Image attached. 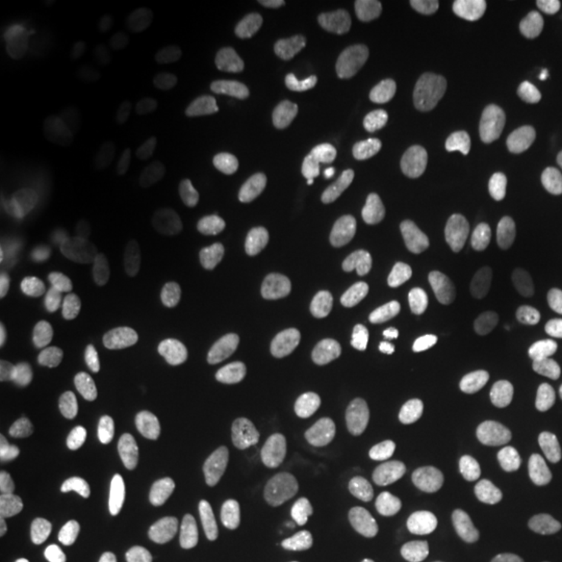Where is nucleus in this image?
Here are the masks:
<instances>
[{
    "label": "nucleus",
    "instance_id": "obj_1",
    "mask_svg": "<svg viewBox=\"0 0 562 562\" xmlns=\"http://www.w3.org/2000/svg\"><path fill=\"white\" fill-rule=\"evenodd\" d=\"M108 328L112 344L131 360L170 368L182 357L186 334L161 311L146 286H128L112 297Z\"/></svg>",
    "mask_w": 562,
    "mask_h": 562
},
{
    "label": "nucleus",
    "instance_id": "obj_2",
    "mask_svg": "<svg viewBox=\"0 0 562 562\" xmlns=\"http://www.w3.org/2000/svg\"><path fill=\"white\" fill-rule=\"evenodd\" d=\"M13 123L32 149H50L58 144L74 112V81L50 60L26 66L11 83Z\"/></svg>",
    "mask_w": 562,
    "mask_h": 562
},
{
    "label": "nucleus",
    "instance_id": "obj_3",
    "mask_svg": "<svg viewBox=\"0 0 562 562\" xmlns=\"http://www.w3.org/2000/svg\"><path fill=\"white\" fill-rule=\"evenodd\" d=\"M91 505H94V490L87 476L53 472L34 484L13 521H16V529L34 542L55 544L79 529Z\"/></svg>",
    "mask_w": 562,
    "mask_h": 562
},
{
    "label": "nucleus",
    "instance_id": "obj_4",
    "mask_svg": "<svg viewBox=\"0 0 562 562\" xmlns=\"http://www.w3.org/2000/svg\"><path fill=\"white\" fill-rule=\"evenodd\" d=\"M383 53V30L370 19H349L323 34L315 47V68L323 79L347 83L360 79Z\"/></svg>",
    "mask_w": 562,
    "mask_h": 562
},
{
    "label": "nucleus",
    "instance_id": "obj_5",
    "mask_svg": "<svg viewBox=\"0 0 562 562\" xmlns=\"http://www.w3.org/2000/svg\"><path fill=\"white\" fill-rule=\"evenodd\" d=\"M547 279L542 252L531 240L510 237L490 245L476 256V261L463 273V286L469 292L521 290Z\"/></svg>",
    "mask_w": 562,
    "mask_h": 562
},
{
    "label": "nucleus",
    "instance_id": "obj_6",
    "mask_svg": "<svg viewBox=\"0 0 562 562\" xmlns=\"http://www.w3.org/2000/svg\"><path fill=\"white\" fill-rule=\"evenodd\" d=\"M414 435L412 412L398 402H385L370 412L349 438L347 459L351 469L368 472L409 446Z\"/></svg>",
    "mask_w": 562,
    "mask_h": 562
},
{
    "label": "nucleus",
    "instance_id": "obj_7",
    "mask_svg": "<svg viewBox=\"0 0 562 562\" xmlns=\"http://www.w3.org/2000/svg\"><path fill=\"white\" fill-rule=\"evenodd\" d=\"M290 385V362L281 355H263L250 364L235 393V417L243 425H258L279 409Z\"/></svg>",
    "mask_w": 562,
    "mask_h": 562
},
{
    "label": "nucleus",
    "instance_id": "obj_8",
    "mask_svg": "<svg viewBox=\"0 0 562 562\" xmlns=\"http://www.w3.org/2000/svg\"><path fill=\"white\" fill-rule=\"evenodd\" d=\"M446 480L451 487V495L459 508L467 513L469 518H484L490 516L497 503V482L484 463L480 461V453L474 448H459L448 459Z\"/></svg>",
    "mask_w": 562,
    "mask_h": 562
},
{
    "label": "nucleus",
    "instance_id": "obj_9",
    "mask_svg": "<svg viewBox=\"0 0 562 562\" xmlns=\"http://www.w3.org/2000/svg\"><path fill=\"white\" fill-rule=\"evenodd\" d=\"M381 562H456L451 542L430 521H398L383 533Z\"/></svg>",
    "mask_w": 562,
    "mask_h": 562
},
{
    "label": "nucleus",
    "instance_id": "obj_10",
    "mask_svg": "<svg viewBox=\"0 0 562 562\" xmlns=\"http://www.w3.org/2000/svg\"><path fill=\"white\" fill-rule=\"evenodd\" d=\"M456 138L453 123L440 112H419L402 125L391 131L389 146L391 157L409 161V159H430L451 149Z\"/></svg>",
    "mask_w": 562,
    "mask_h": 562
},
{
    "label": "nucleus",
    "instance_id": "obj_11",
    "mask_svg": "<svg viewBox=\"0 0 562 562\" xmlns=\"http://www.w3.org/2000/svg\"><path fill=\"white\" fill-rule=\"evenodd\" d=\"M146 290L151 292V297L159 302L161 311L170 315L182 334L188 336L199 326L203 311V292L201 281L195 279L191 269H186V266H170V269L157 273Z\"/></svg>",
    "mask_w": 562,
    "mask_h": 562
},
{
    "label": "nucleus",
    "instance_id": "obj_12",
    "mask_svg": "<svg viewBox=\"0 0 562 562\" xmlns=\"http://www.w3.org/2000/svg\"><path fill=\"white\" fill-rule=\"evenodd\" d=\"M383 211L402 227H425L442 211V193L430 182H396L383 193Z\"/></svg>",
    "mask_w": 562,
    "mask_h": 562
},
{
    "label": "nucleus",
    "instance_id": "obj_13",
    "mask_svg": "<svg viewBox=\"0 0 562 562\" xmlns=\"http://www.w3.org/2000/svg\"><path fill=\"white\" fill-rule=\"evenodd\" d=\"M393 360V349L389 341H375L370 349H364L347 370L341 372L339 389L347 398L364 402V398L375 396L383 389L385 378H389Z\"/></svg>",
    "mask_w": 562,
    "mask_h": 562
},
{
    "label": "nucleus",
    "instance_id": "obj_14",
    "mask_svg": "<svg viewBox=\"0 0 562 562\" xmlns=\"http://www.w3.org/2000/svg\"><path fill=\"white\" fill-rule=\"evenodd\" d=\"M193 193L209 206H235V203L250 199L252 186L243 172L232 170L229 165L211 161L195 172Z\"/></svg>",
    "mask_w": 562,
    "mask_h": 562
},
{
    "label": "nucleus",
    "instance_id": "obj_15",
    "mask_svg": "<svg viewBox=\"0 0 562 562\" xmlns=\"http://www.w3.org/2000/svg\"><path fill=\"white\" fill-rule=\"evenodd\" d=\"M396 256L389 248L375 243L355 245L339 263V281L347 290H362V286L378 284L393 271Z\"/></svg>",
    "mask_w": 562,
    "mask_h": 562
},
{
    "label": "nucleus",
    "instance_id": "obj_16",
    "mask_svg": "<svg viewBox=\"0 0 562 562\" xmlns=\"http://www.w3.org/2000/svg\"><path fill=\"white\" fill-rule=\"evenodd\" d=\"M235 149L250 165H269L279 154V138L273 123L263 112H243L235 121Z\"/></svg>",
    "mask_w": 562,
    "mask_h": 562
},
{
    "label": "nucleus",
    "instance_id": "obj_17",
    "mask_svg": "<svg viewBox=\"0 0 562 562\" xmlns=\"http://www.w3.org/2000/svg\"><path fill=\"white\" fill-rule=\"evenodd\" d=\"M331 258L326 252H307L302 258L290 281V302L297 313H307L318 305L323 290H326Z\"/></svg>",
    "mask_w": 562,
    "mask_h": 562
},
{
    "label": "nucleus",
    "instance_id": "obj_18",
    "mask_svg": "<svg viewBox=\"0 0 562 562\" xmlns=\"http://www.w3.org/2000/svg\"><path fill=\"white\" fill-rule=\"evenodd\" d=\"M323 108V91L311 79H294L273 100V115L284 125H305Z\"/></svg>",
    "mask_w": 562,
    "mask_h": 562
},
{
    "label": "nucleus",
    "instance_id": "obj_19",
    "mask_svg": "<svg viewBox=\"0 0 562 562\" xmlns=\"http://www.w3.org/2000/svg\"><path fill=\"white\" fill-rule=\"evenodd\" d=\"M328 402V375L323 370H315L302 385L297 402L292 409V432L294 438H313L318 430Z\"/></svg>",
    "mask_w": 562,
    "mask_h": 562
},
{
    "label": "nucleus",
    "instance_id": "obj_20",
    "mask_svg": "<svg viewBox=\"0 0 562 562\" xmlns=\"http://www.w3.org/2000/svg\"><path fill=\"white\" fill-rule=\"evenodd\" d=\"M281 60H284V45L271 34H263V37L252 42L248 55H245V74L256 83L269 81L277 76Z\"/></svg>",
    "mask_w": 562,
    "mask_h": 562
},
{
    "label": "nucleus",
    "instance_id": "obj_21",
    "mask_svg": "<svg viewBox=\"0 0 562 562\" xmlns=\"http://www.w3.org/2000/svg\"><path fill=\"white\" fill-rule=\"evenodd\" d=\"M214 121H216V112L211 104L206 102L191 104V108L182 110L178 131H175V144H178L180 149H195V146H201L203 140H206L211 128H214Z\"/></svg>",
    "mask_w": 562,
    "mask_h": 562
},
{
    "label": "nucleus",
    "instance_id": "obj_22",
    "mask_svg": "<svg viewBox=\"0 0 562 562\" xmlns=\"http://www.w3.org/2000/svg\"><path fill=\"white\" fill-rule=\"evenodd\" d=\"M492 562H562V552L542 537H526L501 547Z\"/></svg>",
    "mask_w": 562,
    "mask_h": 562
},
{
    "label": "nucleus",
    "instance_id": "obj_23",
    "mask_svg": "<svg viewBox=\"0 0 562 562\" xmlns=\"http://www.w3.org/2000/svg\"><path fill=\"white\" fill-rule=\"evenodd\" d=\"M533 414L544 422L547 427L562 435V381L544 383L533 393Z\"/></svg>",
    "mask_w": 562,
    "mask_h": 562
},
{
    "label": "nucleus",
    "instance_id": "obj_24",
    "mask_svg": "<svg viewBox=\"0 0 562 562\" xmlns=\"http://www.w3.org/2000/svg\"><path fill=\"white\" fill-rule=\"evenodd\" d=\"M539 165L550 178L562 180V117L550 123L539 138Z\"/></svg>",
    "mask_w": 562,
    "mask_h": 562
},
{
    "label": "nucleus",
    "instance_id": "obj_25",
    "mask_svg": "<svg viewBox=\"0 0 562 562\" xmlns=\"http://www.w3.org/2000/svg\"><path fill=\"white\" fill-rule=\"evenodd\" d=\"M526 224L539 235L562 237V201H539L526 211Z\"/></svg>",
    "mask_w": 562,
    "mask_h": 562
},
{
    "label": "nucleus",
    "instance_id": "obj_26",
    "mask_svg": "<svg viewBox=\"0 0 562 562\" xmlns=\"http://www.w3.org/2000/svg\"><path fill=\"white\" fill-rule=\"evenodd\" d=\"M191 562H224V558H222V552L211 550V547H203V550L193 554Z\"/></svg>",
    "mask_w": 562,
    "mask_h": 562
}]
</instances>
